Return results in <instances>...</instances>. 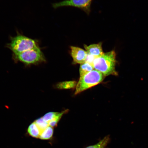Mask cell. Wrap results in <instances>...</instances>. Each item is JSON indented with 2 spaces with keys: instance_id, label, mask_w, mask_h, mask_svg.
<instances>
[{
  "instance_id": "8992f818",
  "label": "cell",
  "mask_w": 148,
  "mask_h": 148,
  "mask_svg": "<svg viewBox=\"0 0 148 148\" xmlns=\"http://www.w3.org/2000/svg\"><path fill=\"white\" fill-rule=\"evenodd\" d=\"M71 53L74 63L82 64L86 62L87 53L86 51L75 46H70Z\"/></svg>"
},
{
  "instance_id": "9a60e30c",
  "label": "cell",
  "mask_w": 148,
  "mask_h": 148,
  "mask_svg": "<svg viewBox=\"0 0 148 148\" xmlns=\"http://www.w3.org/2000/svg\"><path fill=\"white\" fill-rule=\"evenodd\" d=\"M66 112V110L62 112H60V114H58L54 119L52 120L49 123V125L52 127H54L56 126L58 123L59 121L61 119V118L62 117V116L63 114L65 113Z\"/></svg>"
},
{
  "instance_id": "4fadbf2b",
  "label": "cell",
  "mask_w": 148,
  "mask_h": 148,
  "mask_svg": "<svg viewBox=\"0 0 148 148\" xmlns=\"http://www.w3.org/2000/svg\"><path fill=\"white\" fill-rule=\"evenodd\" d=\"M34 122L40 130V132H41L47 128L49 126V123L44 120L42 118L36 120Z\"/></svg>"
},
{
  "instance_id": "8fae6325",
  "label": "cell",
  "mask_w": 148,
  "mask_h": 148,
  "mask_svg": "<svg viewBox=\"0 0 148 148\" xmlns=\"http://www.w3.org/2000/svg\"><path fill=\"white\" fill-rule=\"evenodd\" d=\"M110 140V138L107 136L103 138L98 143L95 145H90L86 148H105L109 143Z\"/></svg>"
},
{
  "instance_id": "7a4b0ae2",
  "label": "cell",
  "mask_w": 148,
  "mask_h": 148,
  "mask_svg": "<svg viewBox=\"0 0 148 148\" xmlns=\"http://www.w3.org/2000/svg\"><path fill=\"white\" fill-rule=\"evenodd\" d=\"M36 40L21 34H18L11 38L7 47L12 51L14 55H17L38 47Z\"/></svg>"
},
{
  "instance_id": "2e32d148",
  "label": "cell",
  "mask_w": 148,
  "mask_h": 148,
  "mask_svg": "<svg viewBox=\"0 0 148 148\" xmlns=\"http://www.w3.org/2000/svg\"><path fill=\"white\" fill-rule=\"evenodd\" d=\"M95 58V57L89 55L87 53L86 62H88L89 63L92 64L94 59Z\"/></svg>"
},
{
  "instance_id": "6da1fadb",
  "label": "cell",
  "mask_w": 148,
  "mask_h": 148,
  "mask_svg": "<svg viewBox=\"0 0 148 148\" xmlns=\"http://www.w3.org/2000/svg\"><path fill=\"white\" fill-rule=\"evenodd\" d=\"M116 64V53L113 50L103 53L101 56L96 58L92 65L94 69L106 77L110 75H118L115 69Z\"/></svg>"
},
{
  "instance_id": "5b68a950",
  "label": "cell",
  "mask_w": 148,
  "mask_h": 148,
  "mask_svg": "<svg viewBox=\"0 0 148 148\" xmlns=\"http://www.w3.org/2000/svg\"><path fill=\"white\" fill-rule=\"evenodd\" d=\"M92 0H65L60 2L53 3V7L56 9L64 6H72L82 9L87 14L90 12Z\"/></svg>"
},
{
  "instance_id": "52a82bcc",
  "label": "cell",
  "mask_w": 148,
  "mask_h": 148,
  "mask_svg": "<svg viewBox=\"0 0 148 148\" xmlns=\"http://www.w3.org/2000/svg\"><path fill=\"white\" fill-rule=\"evenodd\" d=\"M102 44V42H100L88 46L84 45V46L88 54L96 58L101 56L103 53Z\"/></svg>"
},
{
  "instance_id": "5bb4252c",
  "label": "cell",
  "mask_w": 148,
  "mask_h": 148,
  "mask_svg": "<svg viewBox=\"0 0 148 148\" xmlns=\"http://www.w3.org/2000/svg\"><path fill=\"white\" fill-rule=\"evenodd\" d=\"M60 112H49L46 114L42 117V119L48 123L49 122L56 117L60 114Z\"/></svg>"
},
{
  "instance_id": "9c48e42d",
  "label": "cell",
  "mask_w": 148,
  "mask_h": 148,
  "mask_svg": "<svg viewBox=\"0 0 148 148\" xmlns=\"http://www.w3.org/2000/svg\"><path fill=\"white\" fill-rule=\"evenodd\" d=\"M93 65L89 63L85 62L80 64L79 67V75L80 77L86 75L94 70Z\"/></svg>"
},
{
  "instance_id": "ba28073f",
  "label": "cell",
  "mask_w": 148,
  "mask_h": 148,
  "mask_svg": "<svg viewBox=\"0 0 148 148\" xmlns=\"http://www.w3.org/2000/svg\"><path fill=\"white\" fill-rule=\"evenodd\" d=\"M27 132L29 136L36 138H39L41 133L34 122L29 125L27 129Z\"/></svg>"
},
{
  "instance_id": "3957f363",
  "label": "cell",
  "mask_w": 148,
  "mask_h": 148,
  "mask_svg": "<svg viewBox=\"0 0 148 148\" xmlns=\"http://www.w3.org/2000/svg\"><path fill=\"white\" fill-rule=\"evenodd\" d=\"M104 77L100 72L95 69L80 77L76 85L75 95L99 84L102 82Z\"/></svg>"
},
{
  "instance_id": "277c9868",
  "label": "cell",
  "mask_w": 148,
  "mask_h": 148,
  "mask_svg": "<svg viewBox=\"0 0 148 148\" xmlns=\"http://www.w3.org/2000/svg\"><path fill=\"white\" fill-rule=\"evenodd\" d=\"M14 56L16 60L27 64H38L45 60L39 46Z\"/></svg>"
},
{
  "instance_id": "30bf717a",
  "label": "cell",
  "mask_w": 148,
  "mask_h": 148,
  "mask_svg": "<svg viewBox=\"0 0 148 148\" xmlns=\"http://www.w3.org/2000/svg\"><path fill=\"white\" fill-rule=\"evenodd\" d=\"M53 134V127L49 126L40 133L39 138L42 140H49L52 138Z\"/></svg>"
},
{
  "instance_id": "7c38bea8",
  "label": "cell",
  "mask_w": 148,
  "mask_h": 148,
  "mask_svg": "<svg viewBox=\"0 0 148 148\" xmlns=\"http://www.w3.org/2000/svg\"><path fill=\"white\" fill-rule=\"evenodd\" d=\"M76 85V83L75 81H70L59 83L57 86L60 89H70L73 88Z\"/></svg>"
}]
</instances>
